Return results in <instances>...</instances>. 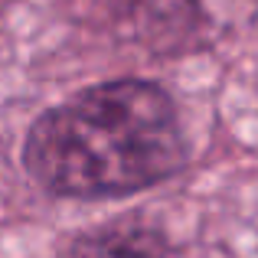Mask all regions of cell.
Instances as JSON below:
<instances>
[{
    "label": "cell",
    "instance_id": "obj_1",
    "mask_svg": "<svg viewBox=\"0 0 258 258\" xmlns=\"http://www.w3.org/2000/svg\"><path fill=\"white\" fill-rule=\"evenodd\" d=\"M20 164L52 200H124L183 173L189 144L164 85L108 79L36 114Z\"/></svg>",
    "mask_w": 258,
    "mask_h": 258
},
{
    "label": "cell",
    "instance_id": "obj_2",
    "mask_svg": "<svg viewBox=\"0 0 258 258\" xmlns=\"http://www.w3.org/2000/svg\"><path fill=\"white\" fill-rule=\"evenodd\" d=\"M131 30L157 56H180L203 46L206 10L200 0H127Z\"/></svg>",
    "mask_w": 258,
    "mask_h": 258
},
{
    "label": "cell",
    "instance_id": "obj_3",
    "mask_svg": "<svg viewBox=\"0 0 258 258\" xmlns=\"http://www.w3.org/2000/svg\"><path fill=\"white\" fill-rule=\"evenodd\" d=\"M59 258H170V248L144 226H108L72 239Z\"/></svg>",
    "mask_w": 258,
    "mask_h": 258
}]
</instances>
